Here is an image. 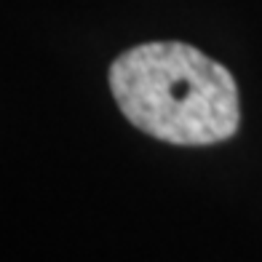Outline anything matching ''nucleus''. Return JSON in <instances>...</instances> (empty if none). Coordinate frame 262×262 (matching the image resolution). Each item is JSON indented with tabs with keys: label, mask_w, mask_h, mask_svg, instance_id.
I'll use <instances>...</instances> for the list:
<instances>
[{
	"label": "nucleus",
	"mask_w": 262,
	"mask_h": 262,
	"mask_svg": "<svg viewBox=\"0 0 262 262\" xmlns=\"http://www.w3.org/2000/svg\"><path fill=\"white\" fill-rule=\"evenodd\" d=\"M110 89L131 123L169 145H217L241 126L230 70L187 43L128 49L110 64Z\"/></svg>",
	"instance_id": "nucleus-1"
}]
</instances>
